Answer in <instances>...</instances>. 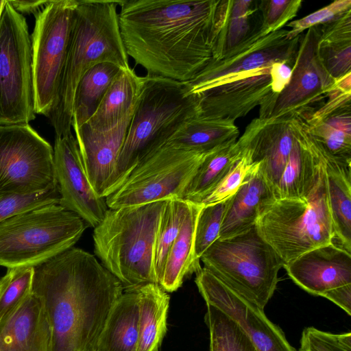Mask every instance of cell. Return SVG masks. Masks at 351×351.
Returning a JSON list of instances; mask_svg holds the SVG:
<instances>
[{"instance_id": "cell-1", "label": "cell", "mask_w": 351, "mask_h": 351, "mask_svg": "<svg viewBox=\"0 0 351 351\" xmlns=\"http://www.w3.org/2000/svg\"><path fill=\"white\" fill-rule=\"evenodd\" d=\"M219 0H119L128 57L147 76L192 80L213 59Z\"/></svg>"}, {"instance_id": "cell-2", "label": "cell", "mask_w": 351, "mask_h": 351, "mask_svg": "<svg viewBox=\"0 0 351 351\" xmlns=\"http://www.w3.org/2000/svg\"><path fill=\"white\" fill-rule=\"evenodd\" d=\"M120 281L96 257L71 247L34 267L32 292L44 305L51 351H97Z\"/></svg>"}, {"instance_id": "cell-3", "label": "cell", "mask_w": 351, "mask_h": 351, "mask_svg": "<svg viewBox=\"0 0 351 351\" xmlns=\"http://www.w3.org/2000/svg\"><path fill=\"white\" fill-rule=\"evenodd\" d=\"M119 3L77 0L57 101L47 117L56 136L71 133L75 90L89 69L102 62L130 68L119 29Z\"/></svg>"}, {"instance_id": "cell-4", "label": "cell", "mask_w": 351, "mask_h": 351, "mask_svg": "<svg viewBox=\"0 0 351 351\" xmlns=\"http://www.w3.org/2000/svg\"><path fill=\"white\" fill-rule=\"evenodd\" d=\"M165 202L108 208L94 228V252L124 291L158 284L155 250Z\"/></svg>"}, {"instance_id": "cell-5", "label": "cell", "mask_w": 351, "mask_h": 351, "mask_svg": "<svg viewBox=\"0 0 351 351\" xmlns=\"http://www.w3.org/2000/svg\"><path fill=\"white\" fill-rule=\"evenodd\" d=\"M144 78L117 158L113 193L141 162L164 145L185 123L199 115V99L189 93L187 82L147 75Z\"/></svg>"}, {"instance_id": "cell-6", "label": "cell", "mask_w": 351, "mask_h": 351, "mask_svg": "<svg viewBox=\"0 0 351 351\" xmlns=\"http://www.w3.org/2000/svg\"><path fill=\"white\" fill-rule=\"evenodd\" d=\"M86 227L59 204L15 215L0 222V266L35 267L73 247Z\"/></svg>"}, {"instance_id": "cell-7", "label": "cell", "mask_w": 351, "mask_h": 351, "mask_svg": "<svg viewBox=\"0 0 351 351\" xmlns=\"http://www.w3.org/2000/svg\"><path fill=\"white\" fill-rule=\"evenodd\" d=\"M200 260L227 286L263 309L275 292L284 265L256 224L239 234L218 239Z\"/></svg>"}, {"instance_id": "cell-8", "label": "cell", "mask_w": 351, "mask_h": 351, "mask_svg": "<svg viewBox=\"0 0 351 351\" xmlns=\"http://www.w3.org/2000/svg\"><path fill=\"white\" fill-rule=\"evenodd\" d=\"M261 236L284 263L316 247L332 243L326 168L306 199H279L266 206L256 223Z\"/></svg>"}, {"instance_id": "cell-9", "label": "cell", "mask_w": 351, "mask_h": 351, "mask_svg": "<svg viewBox=\"0 0 351 351\" xmlns=\"http://www.w3.org/2000/svg\"><path fill=\"white\" fill-rule=\"evenodd\" d=\"M31 35L25 18L7 1L0 17V125L36 117Z\"/></svg>"}, {"instance_id": "cell-10", "label": "cell", "mask_w": 351, "mask_h": 351, "mask_svg": "<svg viewBox=\"0 0 351 351\" xmlns=\"http://www.w3.org/2000/svg\"><path fill=\"white\" fill-rule=\"evenodd\" d=\"M210 152L165 143L141 162L123 184L105 198L108 208L183 199L189 184Z\"/></svg>"}, {"instance_id": "cell-11", "label": "cell", "mask_w": 351, "mask_h": 351, "mask_svg": "<svg viewBox=\"0 0 351 351\" xmlns=\"http://www.w3.org/2000/svg\"><path fill=\"white\" fill-rule=\"evenodd\" d=\"M260 22L242 42L209 63L188 83L190 94L199 95L210 89L258 75L276 62L294 64L300 35L287 39V29L267 35Z\"/></svg>"}, {"instance_id": "cell-12", "label": "cell", "mask_w": 351, "mask_h": 351, "mask_svg": "<svg viewBox=\"0 0 351 351\" xmlns=\"http://www.w3.org/2000/svg\"><path fill=\"white\" fill-rule=\"evenodd\" d=\"M77 0H52L35 16L31 35L34 110L46 117L58 97Z\"/></svg>"}, {"instance_id": "cell-13", "label": "cell", "mask_w": 351, "mask_h": 351, "mask_svg": "<svg viewBox=\"0 0 351 351\" xmlns=\"http://www.w3.org/2000/svg\"><path fill=\"white\" fill-rule=\"evenodd\" d=\"M56 187L51 145L29 124L0 125V193L32 194Z\"/></svg>"}, {"instance_id": "cell-14", "label": "cell", "mask_w": 351, "mask_h": 351, "mask_svg": "<svg viewBox=\"0 0 351 351\" xmlns=\"http://www.w3.org/2000/svg\"><path fill=\"white\" fill-rule=\"evenodd\" d=\"M319 38V25L300 34L291 80L280 93H271L263 101L259 118L306 117L315 111L313 106L327 97L335 80L318 57Z\"/></svg>"}, {"instance_id": "cell-15", "label": "cell", "mask_w": 351, "mask_h": 351, "mask_svg": "<svg viewBox=\"0 0 351 351\" xmlns=\"http://www.w3.org/2000/svg\"><path fill=\"white\" fill-rule=\"evenodd\" d=\"M195 274V284L206 304L232 318L257 351H296L263 308L238 294L206 268L202 267Z\"/></svg>"}, {"instance_id": "cell-16", "label": "cell", "mask_w": 351, "mask_h": 351, "mask_svg": "<svg viewBox=\"0 0 351 351\" xmlns=\"http://www.w3.org/2000/svg\"><path fill=\"white\" fill-rule=\"evenodd\" d=\"M53 149L59 204L81 217L87 227L94 228L102 221L108 207L86 176L75 137L72 133L56 136Z\"/></svg>"}, {"instance_id": "cell-17", "label": "cell", "mask_w": 351, "mask_h": 351, "mask_svg": "<svg viewBox=\"0 0 351 351\" xmlns=\"http://www.w3.org/2000/svg\"><path fill=\"white\" fill-rule=\"evenodd\" d=\"M134 112L109 129L95 130L87 123L73 129L85 173L99 197L113 193L117 158Z\"/></svg>"}, {"instance_id": "cell-18", "label": "cell", "mask_w": 351, "mask_h": 351, "mask_svg": "<svg viewBox=\"0 0 351 351\" xmlns=\"http://www.w3.org/2000/svg\"><path fill=\"white\" fill-rule=\"evenodd\" d=\"M293 117L255 118L237 139L241 150L248 154L253 163L259 164L274 192L293 147Z\"/></svg>"}, {"instance_id": "cell-19", "label": "cell", "mask_w": 351, "mask_h": 351, "mask_svg": "<svg viewBox=\"0 0 351 351\" xmlns=\"http://www.w3.org/2000/svg\"><path fill=\"white\" fill-rule=\"evenodd\" d=\"M294 139L287 162L275 190L276 199H306L315 191L326 168L319 143L298 116L291 119Z\"/></svg>"}, {"instance_id": "cell-20", "label": "cell", "mask_w": 351, "mask_h": 351, "mask_svg": "<svg viewBox=\"0 0 351 351\" xmlns=\"http://www.w3.org/2000/svg\"><path fill=\"white\" fill-rule=\"evenodd\" d=\"M283 267L298 286L314 295L324 297L351 284V253L332 243L308 251Z\"/></svg>"}, {"instance_id": "cell-21", "label": "cell", "mask_w": 351, "mask_h": 351, "mask_svg": "<svg viewBox=\"0 0 351 351\" xmlns=\"http://www.w3.org/2000/svg\"><path fill=\"white\" fill-rule=\"evenodd\" d=\"M52 331L40 298L33 292L0 323V351H51Z\"/></svg>"}, {"instance_id": "cell-22", "label": "cell", "mask_w": 351, "mask_h": 351, "mask_svg": "<svg viewBox=\"0 0 351 351\" xmlns=\"http://www.w3.org/2000/svg\"><path fill=\"white\" fill-rule=\"evenodd\" d=\"M274 189L256 164L238 191L230 197L219 239H226L251 228L267 205L276 200Z\"/></svg>"}, {"instance_id": "cell-23", "label": "cell", "mask_w": 351, "mask_h": 351, "mask_svg": "<svg viewBox=\"0 0 351 351\" xmlns=\"http://www.w3.org/2000/svg\"><path fill=\"white\" fill-rule=\"evenodd\" d=\"M202 207V204L189 202L181 228L158 281V285L167 293L178 289L185 278L202 268L195 256L194 238L197 219Z\"/></svg>"}, {"instance_id": "cell-24", "label": "cell", "mask_w": 351, "mask_h": 351, "mask_svg": "<svg viewBox=\"0 0 351 351\" xmlns=\"http://www.w3.org/2000/svg\"><path fill=\"white\" fill-rule=\"evenodd\" d=\"M144 81V77L138 75L133 68L121 69L86 123L95 130H106L114 126L134 110Z\"/></svg>"}, {"instance_id": "cell-25", "label": "cell", "mask_w": 351, "mask_h": 351, "mask_svg": "<svg viewBox=\"0 0 351 351\" xmlns=\"http://www.w3.org/2000/svg\"><path fill=\"white\" fill-rule=\"evenodd\" d=\"M324 156L334 232L332 243L351 253V165Z\"/></svg>"}, {"instance_id": "cell-26", "label": "cell", "mask_w": 351, "mask_h": 351, "mask_svg": "<svg viewBox=\"0 0 351 351\" xmlns=\"http://www.w3.org/2000/svg\"><path fill=\"white\" fill-rule=\"evenodd\" d=\"M138 318V289L124 291L110 311L97 351H136Z\"/></svg>"}, {"instance_id": "cell-27", "label": "cell", "mask_w": 351, "mask_h": 351, "mask_svg": "<svg viewBox=\"0 0 351 351\" xmlns=\"http://www.w3.org/2000/svg\"><path fill=\"white\" fill-rule=\"evenodd\" d=\"M139 294L138 339L136 351H159L167 332L170 297L158 284L137 288Z\"/></svg>"}, {"instance_id": "cell-28", "label": "cell", "mask_w": 351, "mask_h": 351, "mask_svg": "<svg viewBox=\"0 0 351 351\" xmlns=\"http://www.w3.org/2000/svg\"><path fill=\"white\" fill-rule=\"evenodd\" d=\"M235 121L197 115L185 123L166 143L183 149L209 152L239 138Z\"/></svg>"}, {"instance_id": "cell-29", "label": "cell", "mask_w": 351, "mask_h": 351, "mask_svg": "<svg viewBox=\"0 0 351 351\" xmlns=\"http://www.w3.org/2000/svg\"><path fill=\"white\" fill-rule=\"evenodd\" d=\"M121 69L114 64L102 62L84 74L74 97L71 122L73 129L86 123L94 114Z\"/></svg>"}, {"instance_id": "cell-30", "label": "cell", "mask_w": 351, "mask_h": 351, "mask_svg": "<svg viewBox=\"0 0 351 351\" xmlns=\"http://www.w3.org/2000/svg\"><path fill=\"white\" fill-rule=\"evenodd\" d=\"M237 139L214 149L206 155L189 184L183 199L200 204L215 188L242 156Z\"/></svg>"}, {"instance_id": "cell-31", "label": "cell", "mask_w": 351, "mask_h": 351, "mask_svg": "<svg viewBox=\"0 0 351 351\" xmlns=\"http://www.w3.org/2000/svg\"><path fill=\"white\" fill-rule=\"evenodd\" d=\"M205 322L209 330V351H257L239 325L217 307L206 304Z\"/></svg>"}, {"instance_id": "cell-32", "label": "cell", "mask_w": 351, "mask_h": 351, "mask_svg": "<svg viewBox=\"0 0 351 351\" xmlns=\"http://www.w3.org/2000/svg\"><path fill=\"white\" fill-rule=\"evenodd\" d=\"M317 54L324 69L336 80L351 72V33H320Z\"/></svg>"}, {"instance_id": "cell-33", "label": "cell", "mask_w": 351, "mask_h": 351, "mask_svg": "<svg viewBox=\"0 0 351 351\" xmlns=\"http://www.w3.org/2000/svg\"><path fill=\"white\" fill-rule=\"evenodd\" d=\"M188 204V201L178 198L170 199L165 202L156 243L155 271L157 283L168 253L181 228Z\"/></svg>"}, {"instance_id": "cell-34", "label": "cell", "mask_w": 351, "mask_h": 351, "mask_svg": "<svg viewBox=\"0 0 351 351\" xmlns=\"http://www.w3.org/2000/svg\"><path fill=\"white\" fill-rule=\"evenodd\" d=\"M34 267L8 269L0 289V323L32 292Z\"/></svg>"}, {"instance_id": "cell-35", "label": "cell", "mask_w": 351, "mask_h": 351, "mask_svg": "<svg viewBox=\"0 0 351 351\" xmlns=\"http://www.w3.org/2000/svg\"><path fill=\"white\" fill-rule=\"evenodd\" d=\"M230 197L224 201L203 205L198 215L194 238V252L196 260L219 239L223 216Z\"/></svg>"}, {"instance_id": "cell-36", "label": "cell", "mask_w": 351, "mask_h": 351, "mask_svg": "<svg viewBox=\"0 0 351 351\" xmlns=\"http://www.w3.org/2000/svg\"><path fill=\"white\" fill-rule=\"evenodd\" d=\"M258 11L257 1H233L226 31L223 53L245 39L260 21L252 25ZM222 54V55H223Z\"/></svg>"}, {"instance_id": "cell-37", "label": "cell", "mask_w": 351, "mask_h": 351, "mask_svg": "<svg viewBox=\"0 0 351 351\" xmlns=\"http://www.w3.org/2000/svg\"><path fill=\"white\" fill-rule=\"evenodd\" d=\"M301 0H264L257 1L260 29L264 34L278 31L298 14Z\"/></svg>"}, {"instance_id": "cell-38", "label": "cell", "mask_w": 351, "mask_h": 351, "mask_svg": "<svg viewBox=\"0 0 351 351\" xmlns=\"http://www.w3.org/2000/svg\"><path fill=\"white\" fill-rule=\"evenodd\" d=\"M59 203L58 186L32 194L0 193V222L33 208Z\"/></svg>"}, {"instance_id": "cell-39", "label": "cell", "mask_w": 351, "mask_h": 351, "mask_svg": "<svg viewBox=\"0 0 351 351\" xmlns=\"http://www.w3.org/2000/svg\"><path fill=\"white\" fill-rule=\"evenodd\" d=\"M255 165L248 154L242 151L241 158L200 204H213L232 197L245 182Z\"/></svg>"}, {"instance_id": "cell-40", "label": "cell", "mask_w": 351, "mask_h": 351, "mask_svg": "<svg viewBox=\"0 0 351 351\" xmlns=\"http://www.w3.org/2000/svg\"><path fill=\"white\" fill-rule=\"evenodd\" d=\"M299 351H351V332L334 334L313 326L305 328Z\"/></svg>"}, {"instance_id": "cell-41", "label": "cell", "mask_w": 351, "mask_h": 351, "mask_svg": "<svg viewBox=\"0 0 351 351\" xmlns=\"http://www.w3.org/2000/svg\"><path fill=\"white\" fill-rule=\"evenodd\" d=\"M351 10L350 0H337L303 18L289 22L287 39H293L308 29L328 23Z\"/></svg>"}, {"instance_id": "cell-42", "label": "cell", "mask_w": 351, "mask_h": 351, "mask_svg": "<svg viewBox=\"0 0 351 351\" xmlns=\"http://www.w3.org/2000/svg\"><path fill=\"white\" fill-rule=\"evenodd\" d=\"M293 66V64L287 62H276L272 64L270 71L272 94L280 93L288 85L292 75Z\"/></svg>"}, {"instance_id": "cell-43", "label": "cell", "mask_w": 351, "mask_h": 351, "mask_svg": "<svg viewBox=\"0 0 351 351\" xmlns=\"http://www.w3.org/2000/svg\"><path fill=\"white\" fill-rule=\"evenodd\" d=\"M324 298L337 304L348 315H351V284L330 290Z\"/></svg>"}, {"instance_id": "cell-44", "label": "cell", "mask_w": 351, "mask_h": 351, "mask_svg": "<svg viewBox=\"0 0 351 351\" xmlns=\"http://www.w3.org/2000/svg\"><path fill=\"white\" fill-rule=\"evenodd\" d=\"M8 3L20 14H34L36 15L43 9L49 1H11L7 0Z\"/></svg>"}, {"instance_id": "cell-45", "label": "cell", "mask_w": 351, "mask_h": 351, "mask_svg": "<svg viewBox=\"0 0 351 351\" xmlns=\"http://www.w3.org/2000/svg\"><path fill=\"white\" fill-rule=\"evenodd\" d=\"M5 3L6 0H0V17Z\"/></svg>"}, {"instance_id": "cell-46", "label": "cell", "mask_w": 351, "mask_h": 351, "mask_svg": "<svg viewBox=\"0 0 351 351\" xmlns=\"http://www.w3.org/2000/svg\"><path fill=\"white\" fill-rule=\"evenodd\" d=\"M2 282H3L2 278H0V289H1V285H2Z\"/></svg>"}]
</instances>
